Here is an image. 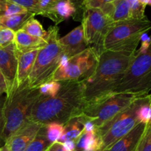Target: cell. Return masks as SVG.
Returning <instances> with one entry per match:
<instances>
[{"mask_svg": "<svg viewBox=\"0 0 151 151\" xmlns=\"http://www.w3.org/2000/svg\"><path fill=\"white\" fill-rule=\"evenodd\" d=\"M83 131L87 132V133H92V132L97 131V129H96L95 126H94V123L92 121L87 120L85 122V124H84Z\"/></svg>", "mask_w": 151, "mask_h": 151, "instance_id": "obj_34", "label": "cell"}, {"mask_svg": "<svg viewBox=\"0 0 151 151\" xmlns=\"http://www.w3.org/2000/svg\"><path fill=\"white\" fill-rule=\"evenodd\" d=\"M78 10L72 1L69 0H57L44 16L51 19L57 25L70 17L75 19Z\"/></svg>", "mask_w": 151, "mask_h": 151, "instance_id": "obj_16", "label": "cell"}, {"mask_svg": "<svg viewBox=\"0 0 151 151\" xmlns=\"http://www.w3.org/2000/svg\"><path fill=\"white\" fill-rule=\"evenodd\" d=\"M35 14L31 12L11 15L0 17V26L8 28L14 32L22 29L23 25L31 18L34 17Z\"/></svg>", "mask_w": 151, "mask_h": 151, "instance_id": "obj_20", "label": "cell"}, {"mask_svg": "<svg viewBox=\"0 0 151 151\" xmlns=\"http://www.w3.org/2000/svg\"><path fill=\"white\" fill-rule=\"evenodd\" d=\"M15 32L8 28L0 26V48H3L14 42Z\"/></svg>", "mask_w": 151, "mask_h": 151, "instance_id": "obj_30", "label": "cell"}, {"mask_svg": "<svg viewBox=\"0 0 151 151\" xmlns=\"http://www.w3.org/2000/svg\"><path fill=\"white\" fill-rule=\"evenodd\" d=\"M56 1L57 0H39L35 10V15H41L44 16Z\"/></svg>", "mask_w": 151, "mask_h": 151, "instance_id": "obj_32", "label": "cell"}, {"mask_svg": "<svg viewBox=\"0 0 151 151\" xmlns=\"http://www.w3.org/2000/svg\"><path fill=\"white\" fill-rule=\"evenodd\" d=\"M147 124L139 123L130 133L115 142L109 149L101 151H135Z\"/></svg>", "mask_w": 151, "mask_h": 151, "instance_id": "obj_15", "label": "cell"}, {"mask_svg": "<svg viewBox=\"0 0 151 151\" xmlns=\"http://www.w3.org/2000/svg\"><path fill=\"white\" fill-rule=\"evenodd\" d=\"M40 96L38 88H30L27 81L20 87H14L6 94L2 108L1 146L26 124L31 108Z\"/></svg>", "mask_w": 151, "mask_h": 151, "instance_id": "obj_3", "label": "cell"}, {"mask_svg": "<svg viewBox=\"0 0 151 151\" xmlns=\"http://www.w3.org/2000/svg\"><path fill=\"white\" fill-rule=\"evenodd\" d=\"M102 139L97 131L87 133L83 130L82 133L75 141V151L101 150Z\"/></svg>", "mask_w": 151, "mask_h": 151, "instance_id": "obj_19", "label": "cell"}, {"mask_svg": "<svg viewBox=\"0 0 151 151\" xmlns=\"http://www.w3.org/2000/svg\"><path fill=\"white\" fill-rule=\"evenodd\" d=\"M151 91V36L148 49L144 53L136 51L129 67L114 90L113 93H127L147 95Z\"/></svg>", "mask_w": 151, "mask_h": 151, "instance_id": "obj_6", "label": "cell"}, {"mask_svg": "<svg viewBox=\"0 0 151 151\" xmlns=\"http://www.w3.org/2000/svg\"><path fill=\"white\" fill-rule=\"evenodd\" d=\"M38 50H33L24 53H20L16 50L17 57V70L16 77V87H20L27 81L32 69Z\"/></svg>", "mask_w": 151, "mask_h": 151, "instance_id": "obj_14", "label": "cell"}, {"mask_svg": "<svg viewBox=\"0 0 151 151\" xmlns=\"http://www.w3.org/2000/svg\"><path fill=\"white\" fill-rule=\"evenodd\" d=\"M114 0H84L82 10L86 8H101L105 4L113 1Z\"/></svg>", "mask_w": 151, "mask_h": 151, "instance_id": "obj_33", "label": "cell"}, {"mask_svg": "<svg viewBox=\"0 0 151 151\" xmlns=\"http://www.w3.org/2000/svg\"><path fill=\"white\" fill-rule=\"evenodd\" d=\"M17 57L14 43L0 48V73L7 84V93L16 87Z\"/></svg>", "mask_w": 151, "mask_h": 151, "instance_id": "obj_11", "label": "cell"}, {"mask_svg": "<svg viewBox=\"0 0 151 151\" xmlns=\"http://www.w3.org/2000/svg\"><path fill=\"white\" fill-rule=\"evenodd\" d=\"M52 144L46 136L44 126L24 151H47Z\"/></svg>", "mask_w": 151, "mask_h": 151, "instance_id": "obj_22", "label": "cell"}, {"mask_svg": "<svg viewBox=\"0 0 151 151\" xmlns=\"http://www.w3.org/2000/svg\"><path fill=\"white\" fill-rule=\"evenodd\" d=\"M144 96L137 99L126 109L117 114L103 127L97 129V131L101 137L103 143L101 150L109 149L139 123L137 119V111Z\"/></svg>", "mask_w": 151, "mask_h": 151, "instance_id": "obj_8", "label": "cell"}, {"mask_svg": "<svg viewBox=\"0 0 151 151\" xmlns=\"http://www.w3.org/2000/svg\"><path fill=\"white\" fill-rule=\"evenodd\" d=\"M129 5L131 16L132 19H142L146 17L145 12L146 5L140 2L139 0H127Z\"/></svg>", "mask_w": 151, "mask_h": 151, "instance_id": "obj_28", "label": "cell"}, {"mask_svg": "<svg viewBox=\"0 0 151 151\" xmlns=\"http://www.w3.org/2000/svg\"><path fill=\"white\" fill-rule=\"evenodd\" d=\"M6 1L18 4L35 15V10L39 0H6Z\"/></svg>", "mask_w": 151, "mask_h": 151, "instance_id": "obj_31", "label": "cell"}, {"mask_svg": "<svg viewBox=\"0 0 151 151\" xmlns=\"http://www.w3.org/2000/svg\"><path fill=\"white\" fill-rule=\"evenodd\" d=\"M83 10L81 25L85 41L88 47L94 48L100 55L103 52V38L111 21L100 8H86Z\"/></svg>", "mask_w": 151, "mask_h": 151, "instance_id": "obj_10", "label": "cell"}, {"mask_svg": "<svg viewBox=\"0 0 151 151\" xmlns=\"http://www.w3.org/2000/svg\"></svg>", "mask_w": 151, "mask_h": 151, "instance_id": "obj_44", "label": "cell"}, {"mask_svg": "<svg viewBox=\"0 0 151 151\" xmlns=\"http://www.w3.org/2000/svg\"><path fill=\"white\" fill-rule=\"evenodd\" d=\"M46 41L47 45L38 50L33 67L28 76L27 83L30 88H38L40 85L51 81L57 70L63 53L58 43V28L52 26L47 30Z\"/></svg>", "mask_w": 151, "mask_h": 151, "instance_id": "obj_5", "label": "cell"}, {"mask_svg": "<svg viewBox=\"0 0 151 151\" xmlns=\"http://www.w3.org/2000/svg\"><path fill=\"white\" fill-rule=\"evenodd\" d=\"M56 96H40L31 108L28 120L45 125L58 122L65 124L72 118L81 115L85 107L83 86L81 80L60 81Z\"/></svg>", "mask_w": 151, "mask_h": 151, "instance_id": "obj_1", "label": "cell"}, {"mask_svg": "<svg viewBox=\"0 0 151 151\" xmlns=\"http://www.w3.org/2000/svg\"><path fill=\"white\" fill-rule=\"evenodd\" d=\"M112 5L113 10L111 16V22H117L132 19L127 0H114L112 1Z\"/></svg>", "mask_w": 151, "mask_h": 151, "instance_id": "obj_21", "label": "cell"}, {"mask_svg": "<svg viewBox=\"0 0 151 151\" xmlns=\"http://www.w3.org/2000/svg\"><path fill=\"white\" fill-rule=\"evenodd\" d=\"M44 126L28 120L22 128L6 141L4 144L10 151H24Z\"/></svg>", "mask_w": 151, "mask_h": 151, "instance_id": "obj_12", "label": "cell"}, {"mask_svg": "<svg viewBox=\"0 0 151 151\" xmlns=\"http://www.w3.org/2000/svg\"><path fill=\"white\" fill-rule=\"evenodd\" d=\"M135 151H151V125L147 124Z\"/></svg>", "mask_w": 151, "mask_h": 151, "instance_id": "obj_29", "label": "cell"}, {"mask_svg": "<svg viewBox=\"0 0 151 151\" xmlns=\"http://www.w3.org/2000/svg\"><path fill=\"white\" fill-rule=\"evenodd\" d=\"M142 96H144L127 93H114L97 103L85 106L83 114L87 120L94 123L97 130Z\"/></svg>", "mask_w": 151, "mask_h": 151, "instance_id": "obj_7", "label": "cell"}, {"mask_svg": "<svg viewBox=\"0 0 151 151\" xmlns=\"http://www.w3.org/2000/svg\"><path fill=\"white\" fill-rule=\"evenodd\" d=\"M4 93H7V84H6L4 78L0 73V96Z\"/></svg>", "mask_w": 151, "mask_h": 151, "instance_id": "obj_38", "label": "cell"}, {"mask_svg": "<svg viewBox=\"0 0 151 151\" xmlns=\"http://www.w3.org/2000/svg\"><path fill=\"white\" fill-rule=\"evenodd\" d=\"M151 29V22L145 17L111 22L105 35L103 50L122 53H134L143 33Z\"/></svg>", "mask_w": 151, "mask_h": 151, "instance_id": "obj_4", "label": "cell"}, {"mask_svg": "<svg viewBox=\"0 0 151 151\" xmlns=\"http://www.w3.org/2000/svg\"><path fill=\"white\" fill-rule=\"evenodd\" d=\"M14 45L16 50L20 53L40 50L47 45V41L38 37L33 36L22 30L15 32Z\"/></svg>", "mask_w": 151, "mask_h": 151, "instance_id": "obj_17", "label": "cell"}, {"mask_svg": "<svg viewBox=\"0 0 151 151\" xmlns=\"http://www.w3.org/2000/svg\"><path fill=\"white\" fill-rule=\"evenodd\" d=\"M58 43L63 50V53L69 58L86 50L88 45L84 38L82 25L74 28L63 37L59 38Z\"/></svg>", "mask_w": 151, "mask_h": 151, "instance_id": "obj_13", "label": "cell"}, {"mask_svg": "<svg viewBox=\"0 0 151 151\" xmlns=\"http://www.w3.org/2000/svg\"><path fill=\"white\" fill-rule=\"evenodd\" d=\"M5 99V98H4ZM4 99H0V147H1V136L3 128V117H2V108L4 105Z\"/></svg>", "mask_w": 151, "mask_h": 151, "instance_id": "obj_37", "label": "cell"}, {"mask_svg": "<svg viewBox=\"0 0 151 151\" xmlns=\"http://www.w3.org/2000/svg\"><path fill=\"white\" fill-rule=\"evenodd\" d=\"M98 151H101V150H98Z\"/></svg>", "mask_w": 151, "mask_h": 151, "instance_id": "obj_43", "label": "cell"}, {"mask_svg": "<svg viewBox=\"0 0 151 151\" xmlns=\"http://www.w3.org/2000/svg\"><path fill=\"white\" fill-rule=\"evenodd\" d=\"M27 11L28 10L25 8L14 3L10 2L6 0H0V17L24 13Z\"/></svg>", "mask_w": 151, "mask_h": 151, "instance_id": "obj_26", "label": "cell"}, {"mask_svg": "<svg viewBox=\"0 0 151 151\" xmlns=\"http://www.w3.org/2000/svg\"><path fill=\"white\" fill-rule=\"evenodd\" d=\"M87 118L83 114L72 118L68 122L63 124V133L58 142L60 143L66 141H76L82 133L84 124Z\"/></svg>", "mask_w": 151, "mask_h": 151, "instance_id": "obj_18", "label": "cell"}, {"mask_svg": "<svg viewBox=\"0 0 151 151\" xmlns=\"http://www.w3.org/2000/svg\"><path fill=\"white\" fill-rule=\"evenodd\" d=\"M137 116L139 122L147 124L151 121V96L150 93L146 95L137 111Z\"/></svg>", "mask_w": 151, "mask_h": 151, "instance_id": "obj_24", "label": "cell"}, {"mask_svg": "<svg viewBox=\"0 0 151 151\" xmlns=\"http://www.w3.org/2000/svg\"><path fill=\"white\" fill-rule=\"evenodd\" d=\"M69 1L73 3L74 5L76 7L78 11L79 10H82L83 3L84 0H69Z\"/></svg>", "mask_w": 151, "mask_h": 151, "instance_id": "obj_39", "label": "cell"}, {"mask_svg": "<svg viewBox=\"0 0 151 151\" xmlns=\"http://www.w3.org/2000/svg\"><path fill=\"white\" fill-rule=\"evenodd\" d=\"M141 3H142L145 5L151 6V0H139Z\"/></svg>", "mask_w": 151, "mask_h": 151, "instance_id": "obj_40", "label": "cell"}, {"mask_svg": "<svg viewBox=\"0 0 151 151\" xmlns=\"http://www.w3.org/2000/svg\"><path fill=\"white\" fill-rule=\"evenodd\" d=\"M99 56L95 49L88 47L81 53L69 58L63 67H58L52 76V81H64L82 80L92 74L98 62Z\"/></svg>", "mask_w": 151, "mask_h": 151, "instance_id": "obj_9", "label": "cell"}, {"mask_svg": "<svg viewBox=\"0 0 151 151\" xmlns=\"http://www.w3.org/2000/svg\"><path fill=\"white\" fill-rule=\"evenodd\" d=\"M21 30H24V32L27 33L29 35L43 38L45 41L47 38V35H48L47 31H46L44 29L42 25L40 23L39 21L37 20L34 17L29 19L23 25V27H22Z\"/></svg>", "mask_w": 151, "mask_h": 151, "instance_id": "obj_23", "label": "cell"}, {"mask_svg": "<svg viewBox=\"0 0 151 151\" xmlns=\"http://www.w3.org/2000/svg\"><path fill=\"white\" fill-rule=\"evenodd\" d=\"M150 96H151V93H150ZM150 124V125H151V121L150 123H149V124Z\"/></svg>", "mask_w": 151, "mask_h": 151, "instance_id": "obj_42", "label": "cell"}, {"mask_svg": "<svg viewBox=\"0 0 151 151\" xmlns=\"http://www.w3.org/2000/svg\"><path fill=\"white\" fill-rule=\"evenodd\" d=\"M0 151H10V150L8 149V147H7L5 144H4L3 146L0 147Z\"/></svg>", "mask_w": 151, "mask_h": 151, "instance_id": "obj_41", "label": "cell"}, {"mask_svg": "<svg viewBox=\"0 0 151 151\" xmlns=\"http://www.w3.org/2000/svg\"><path fill=\"white\" fill-rule=\"evenodd\" d=\"M46 136L51 143L58 142L63 133V124L51 122L44 125Z\"/></svg>", "mask_w": 151, "mask_h": 151, "instance_id": "obj_25", "label": "cell"}, {"mask_svg": "<svg viewBox=\"0 0 151 151\" xmlns=\"http://www.w3.org/2000/svg\"><path fill=\"white\" fill-rule=\"evenodd\" d=\"M60 88V82L56 81H49L44 83L38 87V90L41 96H56Z\"/></svg>", "mask_w": 151, "mask_h": 151, "instance_id": "obj_27", "label": "cell"}, {"mask_svg": "<svg viewBox=\"0 0 151 151\" xmlns=\"http://www.w3.org/2000/svg\"><path fill=\"white\" fill-rule=\"evenodd\" d=\"M47 151H65L62 143L59 142H54L50 145Z\"/></svg>", "mask_w": 151, "mask_h": 151, "instance_id": "obj_36", "label": "cell"}, {"mask_svg": "<svg viewBox=\"0 0 151 151\" xmlns=\"http://www.w3.org/2000/svg\"><path fill=\"white\" fill-rule=\"evenodd\" d=\"M134 53L104 50L92 74L81 80L86 105L97 103L114 94L116 86L135 56Z\"/></svg>", "mask_w": 151, "mask_h": 151, "instance_id": "obj_2", "label": "cell"}, {"mask_svg": "<svg viewBox=\"0 0 151 151\" xmlns=\"http://www.w3.org/2000/svg\"><path fill=\"white\" fill-rule=\"evenodd\" d=\"M65 151H75V141H66L62 143Z\"/></svg>", "mask_w": 151, "mask_h": 151, "instance_id": "obj_35", "label": "cell"}]
</instances>
